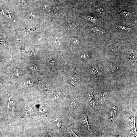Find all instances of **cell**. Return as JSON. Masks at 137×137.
I'll list each match as a JSON object with an SVG mask.
<instances>
[{
	"label": "cell",
	"instance_id": "1",
	"mask_svg": "<svg viewBox=\"0 0 137 137\" xmlns=\"http://www.w3.org/2000/svg\"><path fill=\"white\" fill-rule=\"evenodd\" d=\"M88 113L82 114L80 118V121L83 127L87 130L88 132L90 135H94V133L90 128L87 119Z\"/></svg>",
	"mask_w": 137,
	"mask_h": 137
},
{
	"label": "cell",
	"instance_id": "2",
	"mask_svg": "<svg viewBox=\"0 0 137 137\" xmlns=\"http://www.w3.org/2000/svg\"><path fill=\"white\" fill-rule=\"evenodd\" d=\"M67 106L70 110H74L77 108V104L72 98L68 97L67 98Z\"/></svg>",
	"mask_w": 137,
	"mask_h": 137
},
{
	"label": "cell",
	"instance_id": "3",
	"mask_svg": "<svg viewBox=\"0 0 137 137\" xmlns=\"http://www.w3.org/2000/svg\"><path fill=\"white\" fill-rule=\"evenodd\" d=\"M88 100L90 105L92 107L96 109V101L94 96L91 93H88Z\"/></svg>",
	"mask_w": 137,
	"mask_h": 137
},
{
	"label": "cell",
	"instance_id": "4",
	"mask_svg": "<svg viewBox=\"0 0 137 137\" xmlns=\"http://www.w3.org/2000/svg\"><path fill=\"white\" fill-rule=\"evenodd\" d=\"M117 107L114 106L111 111L109 117L110 122L111 123H113L114 119L116 116L117 114Z\"/></svg>",
	"mask_w": 137,
	"mask_h": 137
},
{
	"label": "cell",
	"instance_id": "5",
	"mask_svg": "<svg viewBox=\"0 0 137 137\" xmlns=\"http://www.w3.org/2000/svg\"><path fill=\"white\" fill-rule=\"evenodd\" d=\"M93 31L98 35L103 34L105 33L104 28L99 27H94L92 29Z\"/></svg>",
	"mask_w": 137,
	"mask_h": 137
},
{
	"label": "cell",
	"instance_id": "6",
	"mask_svg": "<svg viewBox=\"0 0 137 137\" xmlns=\"http://www.w3.org/2000/svg\"><path fill=\"white\" fill-rule=\"evenodd\" d=\"M107 93L106 92H102L99 94L98 100L99 102L101 104H103L106 100Z\"/></svg>",
	"mask_w": 137,
	"mask_h": 137
},
{
	"label": "cell",
	"instance_id": "7",
	"mask_svg": "<svg viewBox=\"0 0 137 137\" xmlns=\"http://www.w3.org/2000/svg\"><path fill=\"white\" fill-rule=\"evenodd\" d=\"M53 120L56 126L59 128H61L62 126L61 121L59 117L56 115L53 118Z\"/></svg>",
	"mask_w": 137,
	"mask_h": 137
},
{
	"label": "cell",
	"instance_id": "8",
	"mask_svg": "<svg viewBox=\"0 0 137 137\" xmlns=\"http://www.w3.org/2000/svg\"><path fill=\"white\" fill-rule=\"evenodd\" d=\"M130 14V13L129 12L124 11L119 13L118 14V16L119 18H123L128 16Z\"/></svg>",
	"mask_w": 137,
	"mask_h": 137
},
{
	"label": "cell",
	"instance_id": "9",
	"mask_svg": "<svg viewBox=\"0 0 137 137\" xmlns=\"http://www.w3.org/2000/svg\"><path fill=\"white\" fill-rule=\"evenodd\" d=\"M67 131L70 136L78 137L77 135L73 132L70 128V126H67Z\"/></svg>",
	"mask_w": 137,
	"mask_h": 137
},
{
	"label": "cell",
	"instance_id": "10",
	"mask_svg": "<svg viewBox=\"0 0 137 137\" xmlns=\"http://www.w3.org/2000/svg\"><path fill=\"white\" fill-rule=\"evenodd\" d=\"M117 27L119 29L126 31L127 32H129L131 30L130 28L121 25H118Z\"/></svg>",
	"mask_w": 137,
	"mask_h": 137
},
{
	"label": "cell",
	"instance_id": "11",
	"mask_svg": "<svg viewBox=\"0 0 137 137\" xmlns=\"http://www.w3.org/2000/svg\"><path fill=\"white\" fill-rule=\"evenodd\" d=\"M85 18L93 23H95L98 22V20L97 19L92 16H87L85 17Z\"/></svg>",
	"mask_w": 137,
	"mask_h": 137
},
{
	"label": "cell",
	"instance_id": "12",
	"mask_svg": "<svg viewBox=\"0 0 137 137\" xmlns=\"http://www.w3.org/2000/svg\"><path fill=\"white\" fill-rule=\"evenodd\" d=\"M96 9L97 11L99 13L104 14L105 12V11L104 9L99 6H96Z\"/></svg>",
	"mask_w": 137,
	"mask_h": 137
},
{
	"label": "cell",
	"instance_id": "13",
	"mask_svg": "<svg viewBox=\"0 0 137 137\" xmlns=\"http://www.w3.org/2000/svg\"><path fill=\"white\" fill-rule=\"evenodd\" d=\"M70 40L75 44H78L79 43V41L77 39L74 38H71Z\"/></svg>",
	"mask_w": 137,
	"mask_h": 137
},
{
	"label": "cell",
	"instance_id": "14",
	"mask_svg": "<svg viewBox=\"0 0 137 137\" xmlns=\"http://www.w3.org/2000/svg\"><path fill=\"white\" fill-rule=\"evenodd\" d=\"M49 89V86L48 85L46 84L45 86L44 90L45 93H47L48 92Z\"/></svg>",
	"mask_w": 137,
	"mask_h": 137
},
{
	"label": "cell",
	"instance_id": "15",
	"mask_svg": "<svg viewBox=\"0 0 137 137\" xmlns=\"http://www.w3.org/2000/svg\"><path fill=\"white\" fill-rule=\"evenodd\" d=\"M136 22H137V20H134L133 22V23L134 24H136Z\"/></svg>",
	"mask_w": 137,
	"mask_h": 137
},
{
	"label": "cell",
	"instance_id": "16",
	"mask_svg": "<svg viewBox=\"0 0 137 137\" xmlns=\"http://www.w3.org/2000/svg\"><path fill=\"white\" fill-rule=\"evenodd\" d=\"M57 38V43H58V44H59V45L60 44V43L59 42V40H58V39L57 38Z\"/></svg>",
	"mask_w": 137,
	"mask_h": 137
},
{
	"label": "cell",
	"instance_id": "17",
	"mask_svg": "<svg viewBox=\"0 0 137 137\" xmlns=\"http://www.w3.org/2000/svg\"><path fill=\"white\" fill-rule=\"evenodd\" d=\"M126 1H131L132 0H125Z\"/></svg>",
	"mask_w": 137,
	"mask_h": 137
},
{
	"label": "cell",
	"instance_id": "18",
	"mask_svg": "<svg viewBox=\"0 0 137 137\" xmlns=\"http://www.w3.org/2000/svg\"><path fill=\"white\" fill-rule=\"evenodd\" d=\"M60 1H62V0H59Z\"/></svg>",
	"mask_w": 137,
	"mask_h": 137
}]
</instances>
